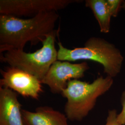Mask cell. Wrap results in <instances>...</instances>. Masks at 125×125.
Wrapping results in <instances>:
<instances>
[{"label":"cell","mask_w":125,"mask_h":125,"mask_svg":"<svg viewBox=\"0 0 125 125\" xmlns=\"http://www.w3.org/2000/svg\"><path fill=\"white\" fill-rule=\"evenodd\" d=\"M121 102L122 105V110L118 114L117 119L122 125H125V90L121 96Z\"/></svg>","instance_id":"13"},{"label":"cell","mask_w":125,"mask_h":125,"mask_svg":"<svg viewBox=\"0 0 125 125\" xmlns=\"http://www.w3.org/2000/svg\"><path fill=\"white\" fill-rule=\"evenodd\" d=\"M85 6L93 12L98 23L101 32L106 33L110 31L112 16L108 9L106 0H86Z\"/></svg>","instance_id":"10"},{"label":"cell","mask_w":125,"mask_h":125,"mask_svg":"<svg viewBox=\"0 0 125 125\" xmlns=\"http://www.w3.org/2000/svg\"><path fill=\"white\" fill-rule=\"evenodd\" d=\"M58 45V60L75 62L83 60L98 62L103 65L104 72L112 78L121 72L123 57L120 51L103 39L91 37L83 47L73 49L65 47L60 42Z\"/></svg>","instance_id":"3"},{"label":"cell","mask_w":125,"mask_h":125,"mask_svg":"<svg viewBox=\"0 0 125 125\" xmlns=\"http://www.w3.org/2000/svg\"><path fill=\"white\" fill-rule=\"evenodd\" d=\"M56 35V30L42 42L41 48L33 52L17 49L7 51L0 55V61L29 73L41 81L52 65L58 60Z\"/></svg>","instance_id":"4"},{"label":"cell","mask_w":125,"mask_h":125,"mask_svg":"<svg viewBox=\"0 0 125 125\" xmlns=\"http://www.w3.org/2000/svg\"><path fill=\"white\" fill-rule=\"evenodd\" d=\"M118 114L116 110L112 109L109 110L105 125H122L117 119Z\"/></svg>","instance_id":"12"},{"label":"cell","mask_w":125,"mask_h":125,"mask_svg":"<svg viewBox=\"0 0 125 125\" xmlns=\"http://www.w3.org/2000/svg\"><path fill=\"white\" fill-rule=\"evenodd\" d=\"M76 0H0V14L21 18L64 9Z\"/></svg>","instance_id":"5"},{"label":"cell","mask_w":125,"mask_h":125,"mask_svg":"<svg viewBox=\"0 0 125 125\" xmlns=\"http://www.w3.org/2000/svg\"><path fill=\"white\" fill-rule=\"evenodd\" d=\"M122 8L123 9H125V1H123V4H122Z\"/></svg>","instance_id":"14"},{"label":"cell","mask_w":125,"mask_h":125,"mask_svg":"<svg viewBox=\"0 0 125 125\" xmlns=\"http://www.w3.org/2000/svg\"><path fill=\"white\" fill-rule=\"evenodd\" d=\"M18 93L0 87V125H24Z\"/></svg>","instance_id":"8"},{"label":"cell","mask_w":125,"mask_h":125,"mask_svg":"<svg viewBox=\"0 0 125 125\" xmlns=\"http://www.w3.org/2000/svg\"><path fill=\"white\" fill-rule=\"evenodd\" d=\"M24 125H69L66 115L52 107L40 106L34 112L22 109Z\"/></svg>","instance_id":"9"},{"label":"cell","mask_w":125,"mask_h":125,"mask_svg":"<svg viewBox=\"0 0 125 125\" xmlns=\"http://www.w3.org/2000/svg\"><path fill=\"white\" fill-rule=\"evenodd\" d=\"M0 87L12 89L23 97L38 100L43 91L42 82L35 76L17 68L0 70Z\"/></svg>","instance_id":"7"},{"label":"cell","mask_w":125,"mask_h":125,"mask_svg":"<svg viewBox=\"0 0 125 125\" xmlns=\"http://www.w3.org/2000/svg\"><path fill=\"white\" fill-rule=\"evenodd\" d=\"M59 18L56 11L43 12L22 19L0 15V52L12 49L24 50L27 43L35 45L55 31Z\"/></svg>","instance_id":"1"},{"label":"cell","mask_w":125,"mask_h":125,"mask_svg":"<svg viewBox=\"0 0 125 125\" xmlns=\"http://www.w3.org/2000/svg\"><path fill=\"white\" fill-rule=\"evenodd\" d=\"M124 0H106L108 10L111 16L115 17L122 8Z\"/></svg>","instance_id":"11"},{"label":"cell","mask_w":125,"mask_h":125,"mask_svg":"<svg viewBox=\"0 0 125 125\" xmlns=\"http://www.w3.org/2000/svg\"><path fill=\"white\" fill-rule=\"evenodd\" d=\"M113 82L109 76H100L91 83L78 79L69 81L61 94L67 99L64 113L68 119L82 121L94 107L99 97L111 88Z\"/></svg>","instance_id":"2"},{"label":"cell","mask_w":125,"mask_h":125,"mask_svg":"<svg viewBox=\"0 0 125 125\" xmlns=\"http://www.w3.org/2000/svg\"><path fill=\"white\" fill-rule=\"evenodd\" d=\"M89 69L87 62L72 63L67 61L57 60L50 68L41 82L47 85L52 93L61 94L69 81L83 77L85 72Z\"/></svg>","instance_id":"6"}]
</instances>
